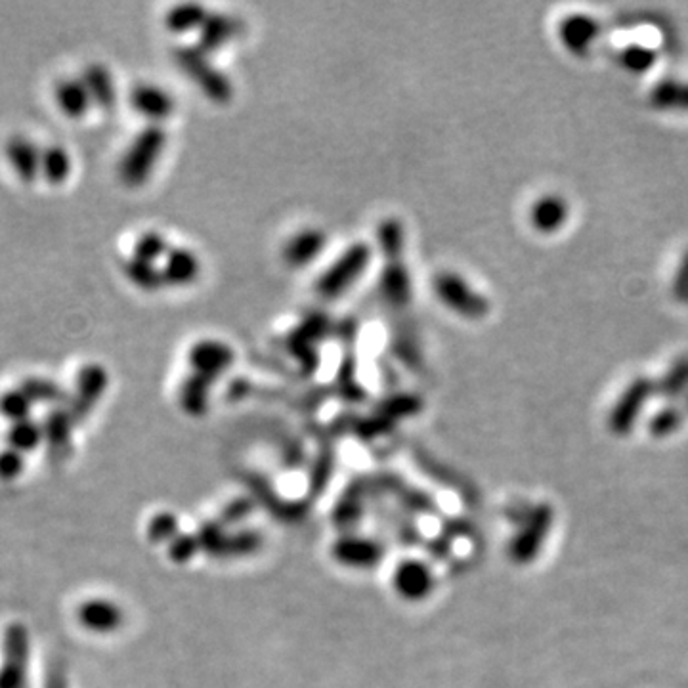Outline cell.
<instances>
[{"mask_svg": "<svg viewBox=\"0 0 688 688\" xmlns=\"http://www.w3.org/2000/svg\"><path fill=\"white\" fill-rule=\"evenodd\" d=\"M178 67L203 90L207 98L218 104H226L234 96V86L222 71L209 62L207 54L197 46H180L174 52Z\"/></svg>", "mask_w": 688, "mask_h": 688, "instance_id": "obj_2", "label": "cell"}, {"mask_svg": "<svg viewBox=\"0 0 688 688\" xmlns=\"http://www.w3.org/2000/svg\"><path fill=\"white\" fill-rule=\"evenodd\" d=\"M675 295L679 299H688V253L681 268H679V274H677V280H675Z\"/></svg>", "mask_w": 688, "mask_h": 688, "instance_id": "obj_35", "label": "cell"}, {"mask_svg": "<svg viewBox=\"0 0 688 688\" xmlns=\"http://www.w3.org/2000/svg\"><path fill=\"white\" fill-rule=\"evenodd\" d=\"M597 35H599L597 23L585 16H574L560 25L562 43L576 54L585 52Z\"/></svg>", "mask_w": 688, "mask_h": 688, "instance_id": "obj_20", "label": "cell"}, {"mask_svg": "<svg viewBox=\"0 0 688 688\" xmlns=\"http://www.w3.org/2000/svg\"><path fill=\"white\" fill-rule=\"evenodd\" d=\"M371 260V249L366 243L348 247L339 260H335L316 283L318 295L323 299H337L344 291L360 280Z\"/></svg>", "mask_w": 688, "mask_h": 688, "instance_id": "obj_3", "label": "cell"}, {"mask_svg": "<svg viewBox=\"0 0 688 688\" xmlns=\"http://www.w3.org/2000/svg\"><path fill=\"white\" fill-rule=\"evenodd\" d=\"M207 10L201 4H178L172 10L167 12L165 16V25L172 33H188L192 29H199L203 27V23L207 20Z\"/></svg>", "mask_w": 688, "mask_h": 688, "instance_id": "obj_23", "label": "cell"}, {"mask_svg": "<svg viewBox=\"0 0 688 688\" xmlns=\"http://www.w3.org/2000/svg\"><path fill=\"white\" fill-rule=\"evenodd\" d=\"M25 469L23 453L16 452L12 448H6L0 452V482H14L22 476Z\"/></svg>", "mask_w": 688, "mask_h": 688, "instance_id": "obj_33", "label": "cell"}, {"mask_svg": "<svg viewBox=\"0 0 688 688\" xmlns=\"http://www.w3.org/2000/svg\"><path fill=\"white\" fill-rule=\"evenodd\" d=\"M165 140V130L157 125L142 130L134 138L119 165V176L127 186L136 188L148 180L157 159L161 157V151L165 148Z\"/></svg>", "mask_w": 688, "mask_h": 688, "instance_id": "obj_1", "label": "cell"}, {"mask_svg": "<svg viewBox=\"0 0 688 688\" xmlns=\"http://www.w3.org/2000/svg\"><path fill=\"white\" fill-rule=\"evenodd\" d=\"M33 402L27 398L22 388H12L0 394V415L12 425L25 419H31Z\"/></svg>", "mask_w": 688, "mask_h": 688, "instance_id": "obj_27", "label": "cell"}, {"mask_svg": "<svg viewBox=\"0 0 688 688\" xmlns=\"http://www.w3.org/2000/svg\"><path fill=\"white\" fill-rule=\"evenodd\" d=\"M624 65L631 71H646L654 64V52L646 50L643 46H633L624 52Z\"/></svg>", "mask_w": 688, "mask_h": 688, "instance_id": "obj_34", "label": "cell"}, {"mask_svg": "<svg viewBox=\"0 0 688 688\" xmlns=\"http://www.w3.org/2000/svg\"><path fill=\"white\" fill-rule=\"evenodd\" d=\"M234 362V350L220 341H199L190 350V364L197 375L205 379H215L222 375Z\"/></svg>", "mask_w": 688, "mask_h": 688, "instance_id": "obj_9", "label": "cell"}, {"mask_svg": "<svg viewBox=\"0 0 688 688\" xmlns=\"http://www.w3.org/2000/svg\"><path fill=\"white\" fill-rule=\"evenodd\" d=\"M121 620L119 610L108 601H88L79 610V622L96 633L113 631Z\"/></svg>", "mask_w": 688, "mask_h": 688, "instance_id": "obj_19", "label": "cell"}, {"mask_svg": "<svg viewBox=\"0 0 688 688\" xmlns=\"http://www.w3.org/2000/svg\"><path fill=\"white\" fill-rule=\"evenodd\" d=\"M6 438H8V448L16 452L23 455L35 452L41 444H44L43 425L33 419H25V421L10 425Z\"/></svg>", "mask_w": 688, "mask_h": 688, "instance_id": "obj_22", "label": "cell"}, {"mask_svg": "<svg viewBox=\"0 0 688 688\" xmlns=\"http://www.w3.org/2000/svg\"><path fill=\"white\" fill-rule=\"evenodd\" d=\"M568 207L560 197H543L532 209V222L541 232H555L566 220Z\"/></svg>", "mask_w": 688, "mask_h": 688, "instance_id": "obj_24", "label": "cell"}, {"mask_svg": "<svg viewBox=\"0 0 688 688\" xmlns=\"http://www.w3.org/2000/svg\"><path fill=\"white\" fill-rule=\"evenodd\" d=\"M685 421V413L675 406H666L660 409L648 423V430L654 438H667L673 432L681 429Z\"/></svg>", "mask_w": 688, "mask_h": 688, "instance_id": "obj_30", "label": "cell"}, {"mask_svg": "<svg viewBox=\"0 0 688 688\" xmlns=\"http://www.w3.org/2000/svg\"><path fill=\"white\" fill-rule=\"evenodd\" d=\"M125 274L130 283H134L138 289H144V291H155L165 283L161 268H157L153 262L138 257H130L125 262Z\"/></svg>", "mask_w": 688, "mask_h": 688, "instance_id": "obj_26", "label": "cell"}, {"mask_svg": "<svg viewBox=\"0 0 688 688\" xmlns=\"http://www.w3.org/2000/svg\"><path fill=\"white\" fill-rule=\"evenodd\" d=\"M323 247H325L323 232L308 228V230H302L297 236H293L287 241V245L283 249V258L289 266L301 268L318 257L322 253Z\"/></svg>", "mask_w": 688, "mask_h": 688, "instance_id": "obj_13", "label": "cell"}, {"mask_svg": "<svg viewBox=\"0 0 688 688\" xmlns=\"http://www.w3.org/2000/svg\"><path fill=\"white\" fill-rule=\"evenodd\" d=\"M130 106L151 121H163L171 117L174 100L171 94L155 85H138L130 92Z\"/></svg>", "mask_w": 688, "mask_h": 688, "instance_id": "obj_12", "label": "cell"}, {"mask_svg": "<svg viewBox=\"0 0 688 688\" xmlns=\"http://www.w3.org/2000/svg\"><path fill=\"white\" fill-rule=\"evenodd\" d=\"M71 174V157L62 146L44 148L41 157V176L48 184L60 186Z\"/></svg>", "mask_w": 688, "mask_h": 688, "instance_id": "obj_25", "label": "cell"}, {"mask_svg": "<svg viewBox=\"0 0 688 688\" xmlns=\"http://www.w3.org/2000/svg\"><path fill=\"white\" fill-rule=\"evenodd\" d=\"M20 388L33 402V406L43 404V406H52V408H62V404L64 402L67 404V400H69L64 388L60 387L56 381L44 379V377H27V379H23Z\"/></svg>", "mask_w": 688, "mask_h": 688, "instance_id": "obj_21", "label": "cell"}, {"mask_svg": "<svg viewBox=\"0 0 688 688\" xmlns=\"http://www.w3.org/2000/svg\"><path fill=\"white\" fill-rule=\"evenodd\" d=\"M553 524H555V509L549 503H539L538 507H534L532 513L524 518L522 528L511 541V547H509L511 559L520 566L532 564L538 559Z\"/></svg>", "mask_w": 688, "mask_h": 688, "instance_id": "obj_4", "label": "cell"}, {"mask_svg": "<svg viewBox=\"0 0 688 688\" xmlns=\"http://www.w3.org/2000/svg\"><path fill=\"white\" fill-rule=\"evenodd\" d=\"M654 392H656V385L648 379H637L625 388L622 398L616 402V406L610 411V417H608L610 432L616 436H627L635 427L641 411L645 409L648 398Z\"/></svg>", "mask_w": 688, "mask_h": 688, "instance_id": "obj_6", "label": "cell"}, {"mask_svg": "<svg viewBox=\"0 0 688 688\" xmlns=\"http://www.w3.org/2000/svg\"><path fill=\"white\" fill-rule=\"evenodd\" d=\"M237 23L224 14H209L201 27L199 48L207 52H216L236 35Z\"/></svg>", "mask_w": 688, "mask_h": 688, "instance_id": "obj_18", "label": "cell"}, {"mask_svg": "<svg viewBox=\"0 0 688 688\" xmlns=\"http://www.w3.org/2000/svg\"><path fill=\"white\" fill-rule=\"evenodd\" d=\"M54 98H56V104H58L60 111L71 119L83 117L92 106V100H90V94L86 90L83 79L60 81L54 90Z\"/></svg>", "mask_w": 688, "mask_h": 688, "instance_id": "obj_17", "label": "cell"}, {"mask_svg": "<svg viewBox=\"0 0 688 688\" xmlns=\"http://www.w3.org/2000/svg\"><path fill=\"white\" fill-rule=\"evenodd\" d=\"M377 241H379L383 255L388 258V262L400 260V255L404 251V243H406V234H404L402 224L394 218L385 220L377 230Z\"/></svg>", "mask_w": 688, "mask_h": 688, "instance_id": "obj_28", "label": "cell"}, {"mask_svg": "<svg viewBox=\"0 0 688 688\" xmlns=\"http://www.w3.org/2000/svg\"><path fill=\"white\" fill-rule=\"evenodd\" d=\"M687 409H688V392H687Z\"/></svg>", "mask_w": 688, "mask_h": 688, "instance_id": "obj_37", "label": "cell"}, {"mask_svg": "<svg viewBox=\"0 0 688 688\" xmlns=\"http://www.w3.org/2000/svg\"><path fill=\"white\" fill-rule=\"evenodd\" d=\"M165 283H171L176 287L190 285L197 280L201 272V264L192 251L188 249H171L165 257V264L161 268Z\"/></svg>", "mask_w": 688, "mask_h": 688, "instance_id": "obj_16", "label": "cell"}, {"mask_svg": "<svg viewBox=\"0 0 688 688\" xmlns=\"http://www.w3.org/2000/svg\"><path fill=\"white\" fill-rule=\"evenodd\" d=\"M108 381V371L100 364H88L79 371L75 379V392L69 396L65 406L75 423L83 421L90 409L96 406V402L108 388Z\"/></svg>", "mask_w": 688, "mask_h": 688, "instance_id": "obj_8", "label": "cell"}, {"mask_svg": "<svg viewBox=\"0 0 688 688\" xmlns=\"http://www.w3.org/2000/svg\"><path fill=\"white\" fill-rule=\"evenodd\" d=\"M169 245L167 241L163 239L161 234L157 232H146L142 236L138 237L136 245H134V255L132 257L142 258V260H148V262H153L161 257H167L169 253Z\"/></svg>", "mask_w": 688, "mask_h": 688, "instance_id": "obj_31", "label": "cell"}, {"mask_svg": "<svg viewBox=\"0 0 688 688\" xmlns=\"http://www.w3.org/2000/svg\"><path fill=\"white\" fill-rule=\"evenodd\" d=\"M656 392L666 400H673L683 392H688V358L675 362V366L667 371L666 377L656 385Z\"/></svg>", "mask_w": 688, "mask_h": 688, "instance_id": "obj_29", "label": "cell"}, {"mask_svg": "<svg viewBox=\"0 0 688 688\" xmlns=\"http://www.w3.org/2000/svg\"><path fill=\"white\" fill-rule=\"evenodd\" d=\"M83 83H85L86 90L90 94V100L94 106H98L104 111H111L117 104V90H115V83L113 77L104 65L92 64L88 65L83 73Z\"/></svg>", "mask_w": 688, "mask_h": 688, "instance_id": "obj_15", "label": "cell"}, {"mask_svg": "<svg viewBox=\"0 0 688 688\" xmlns=\"http://www.w3.org/2000/svg\"><path fill=\"white\" fill-rule=\"evenodd\" d=\"M31 656L29 631L20 622L8 625L2 639L0 688H27V667Z\"/></svg>", "mask_w": 688, "mask_h": 688, "instance_id": "obj_5", "label": "cell"}, {"mask_svg": "<svg viewBox=\"0 0 688 688\" xmlns=\"http://www.w3.org/2000/svg\"><path fill=\"white\" fill-rule=\"evenodd\" d=\"M652 102L660 108L683 106V108L688 109V86L664 83L652 92Z\"/></svg>", "mask_w": 688, "mask_h": 688, "instance_id": "obj_32", "label": "cell"}, {"mask_svg": "<svg viewBox=\"0 0 688 688\" xmlns=\"http://www.w3.org/2000/svg\"><path fill=\"white\" fill-rule=\"evenodd\" d=\"M44 444L52 461H62L71 450V432L75 419L67 408H52L43 423Z\"/></svg>", "mask_w": 688, "mask_h": 688, "instance_id": "obj_10", "label": "cell"}, {"mask_svg": "<svg viewBox=\"0 0 688 688\" xmlns=\"http://www.w3.org/2000/svg\"><path fill=\"white\" fill-rule=\"evenodd\" d=\"M434 289L440 301L465 318H482L488 312V302L484 297L474 293L469 283L455 274H440L434 280Z\"/></svg>", "mask_w": 688, "mask_h": 688, "instance_id": "obj_7", "label": "cell"}, {"mask_svg": "<svg viewBox=\"0 0 688 688\" xmlns=\"http://www.w3.org/2000/svg\"><path fill=\"white\" fill-rule=\"evenodd\" d=\"M44 688H67L65 685L64 671L60 669H50L44 677Z\"/></svg>", "mask_w": 688, "mask_h": 688, "instance_id": "obj_36", "label": "cell"}, {"mask_svg": "<svg viewBox=\"0 0 688 688\" xmlns=\"http://www.w3.org/2000/svg\"><path fill=\"white\" fill-rule=\"evenodd\" d=\"M379 287L383 299L394 308H402L411 301V278L400 260L388 262L385 272L381 274Z\"/></svg>", "mask_w": 688, "mask_h": 688, "instance_id": "obj_14", "label": "cell"}, {"mask_svg": "<svg viewBox=\"0 0 688 688\" xmlns=\"http://www.w3.org/2000/svg\"><path fill=\"white\" fill-rule=\"evenodd\" d=\"M6 157L20 180L31 184L41 176L43 150L25 136H14L6 146Z\"/></svg>", "mask_w": 688, "mask_h": 688, "instance_id": "obj_11", "label": "cell"}]
</instances>
